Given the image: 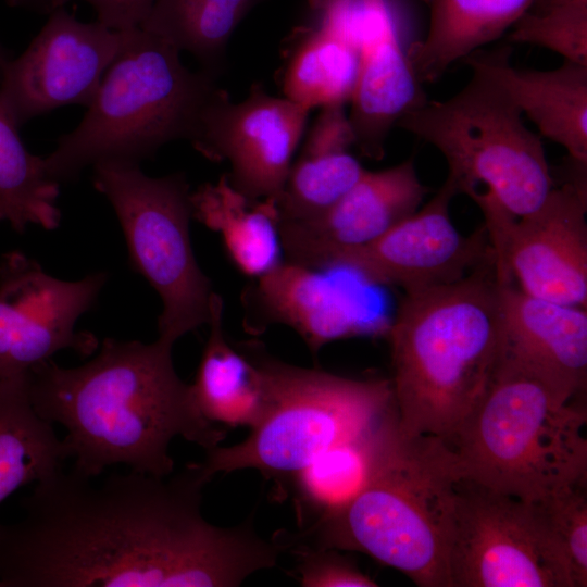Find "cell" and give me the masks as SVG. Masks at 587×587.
<instances>
[{
	"label": "cell",
	"instance_id": "3",
	"mask_svg": "<svg viewBox=\"0 0 587 587\" xmlns=\"http://www.w3.org/2000/svg\"><path fill=\"white\" fill-rule=\"evenodd\" d=\"M386 334L399 432L449 441L483 400L499 365L495 261L454 283L405 294Z\"/></svg>",
	"mask_w": 587,
	"mask_h": 587
},
{
	"label": "cell",
	"instance_id": "22",
	"mask_svg": "<svg viewBox=\"0 0 587 587\" xmlns=\"http://www.w3.org/2000/svg\"><path fill=\"white\" fill-rule=\"evenodd\" d=\"M192 217L221 236L232 264L250 279L284 259L275 199L255 200L229 183L226 173L190 193Z\"/></svg>",
	"mask_w": 587,
	"mask_h": 587
},
{
	"label": "cell",
	"instance_id": "31",
	"mask_svg": "<svg viewBox=\"0 0 587 587\" xmlns=\"http://www.w3.org/2000/svg\"><path fill=\"white\" fill-rule=\"evenodd\" d=\"M509 41L549 49L587 64V0H532Z\"/></svg>",
	"mask_w": 587,
	"mask_h": 587
},
{
	"label": "cell",
	"instance_id": "29",
	"mask_svg": "<svg viewBox=\"0 0 587 587\" xmlns=\"http://www.w3.org/2000/svg\"><path fill=\"white\" fill-rule=\"evenodd\" d=\"M360 71L357 49L316 26L292 52L283 78L285 98L314 108L350 103Z\"/></svg>",
	"mask_w": 587,
	"mask_h": 587
},
{
	"label": "cell",
	"instance_id": "18",
	"mask_svg": "<svg viewBox=\"0 0 587 587\" xmlns=\"http://www.w3.org/2000/svg\"><path fill=\"white\" fill-rule=\"evenodd\" d=\"M245 327L259 334L271 325L294 329L316 355L327 344L387 333L389 324L371 320L328 274V268L286 259L258 278L241 296Z\"/></svg>",
	"mask_w": 587,
	"mask_h": 587
},
{
	"label": "cell",
	"instance_id": "11",
	"mask_svg": "<svg viewBox=\"0 0 587 587\" xmlns=\"http://www.w3.org/2000/svg\"><path fill=\"white\" fill-rule=\"evenodd\" d=\"M448 569L450 587H574L526 502L462 476Z\"/></svg>",
	"mask_w": 587,
	"mask_h": 587
},
{
	"label": "cell",
	"instance_id": "23",
	"mask_svg": "<svg viewBox=\"0 0 587 587\" xmlns=\"http://www.w3.org/2000/svg\"><path fill=\"white\" fill-rule=\"evenodd\" d=\"M430 10L425 39L407 49L420 83H433L512 28L532 0H424Z\"/></svg>",
	"mask_w": 587,
	"mask_h": 587
},
{
	"label": "cell",
	"instance_id": "19",
	"mask_svg": "<svg viewBox=\"0 0 587 587\" xmlns=\"http://www.w3.org/2000/svg\"><path fill=\"white\" fill-rule=\"evenodd\" d=\"M510 54L509 47L477 50L464 61L492 78L541 136L587 163V64L563 60L553 70H525L512 66Z\"/></svg>",
	"mask_w": 587,
	"mask_h": 587
},
{
	"label": "cell",
	"instance_id": "20",
	"mask_svg": "<svg viewBox=\"0 0 587 587\" xmlns=\"http://www.w3.org/2000/svg\"><path fill=\"white\" fill-rule=\"evenodd\" d=\"M352 146L345 107L322 108L276 199L279 223L323 213L358 182L365 168L351 154Z\"/></svg>",
	"mask_w": 587,
	"mask_h": 587
},
{
	"label": "cell",
	"instance_id": "26",
	"mask_svg": "<svg viewBox=\"0 0 587 587\" xmlns=\"http://www.w3.org/2000/svg\"><path fill=\"white\" fill-rule=\"evenodd\" d=\"M395 416L396 408L371 430L322 453L291 477L287 486L291 488L301 528L341 505L361 489Z\"/></svg>",
	"mask_w": 587,
	"mask_h": 587
},
{
	"label": "cell",
	"instance_id": "25",
	"mask_svg": "<svg viewBox=\"0 0 587 587\" xmlns=\"http://www.w3.org/2000/svg\"><path fill=\"white\" fill-rule=\"evenodd\" d=\"M52 425L30 402L27 374L0 379V503L63 467L67 451Z\"/></svg>",
	"mask_w": 587,
	"mask_h": 587
},
{
	"label": "cell",
	"instance_id": "12",
	"mask_svg": "<svg viewBox=\"0 0 587 587\" xmlns=\"http://www.w3.org/2000/svg\"><path fill=\"white\" fill-rule=\"evenodd\" d=\"M127 30L97 20L82 22L64 8L57 9L25 51L8 63L0 103L20 128L64 105L88 108Z\"/></svg>",
	"mask_w": 587,
	"mask_h": 587
},
{
	"label": "cell",
	"instance_id": "33",
	"mask_svg": "<svg viewBox=\"0 0 587 587\" xmlns=\"http://www.w3.org/2000/svg\"><path fill=\"white\" fill-rule=\"evenodd\" d=\"M74 0H5L9 7L47 14ZM88 3L97 21L116 30L140 27L150 14L155 0H82Z\"/></svg>",
	"mask_w": 587,
	"mask_h": 587
},
{
	"label": "cell",
	"instance_id": "15",
	"mask_svg": "<svg viewBox=\"0 0 587 587\" xmlns=\"http://www.w3.org/2000/svg\"><path fill=\"white\" fill-rule=\"evenodd\" d=\"M457 195L447 178L422 209L326 268L349 271L366 284L397 286L409 294L454 283L494 262L484 225L465 236L452 223L449 205Z\"/></svg>",
	"mask_w": 587,
	"mask_h": 587
},
{
	"label": "cell",
	"instance_id": "5",
	"mask_svg": "<svg viewBox=\"0 0 587 587\" xmlns=\"http://www.w3.org/2000/svg\"><path fill=\"white\" fill-rule=\"evenodd\" d=\"M179 53L141 27L128 29L84 117L43 158L48 175L74 182L99 162L139 164L165 143L190 140L218 86L215 75L186 67Z\"/></svg>",
	"mask_w": 587,
	"mask_h": 587
},
{
	"label": "cell",
	"instance_id": "1",
	"mask_svg": "<svg viewBox=\"0 0 587 587\" xmlns=\"http://www.w3.org/2000/svg\"><path fill=\"white\" fill-rule=\"evenodd\" d=\"M95 479L61 467L35 483L23 517L0 523L1 587H236L285 551L250 515L204 519L198 463Z\"/></svg>",
	"mask_w": 587,
	"mask_h": 587
},
{
	"label": "cell",
	"instance_id": "24",
	"mask_svg": "<svg viewBox=\"0 0 587 587\" xmlns=\"http://www.w3.org/2000/svg\"><path fill=\"white\" fill-rule=\"evenodd\" d=\"M224 302L213 292L210 333L191 385L202 415L221 427H249L263 407V387L257 364L245 348H234L223 327Z\"/></svg>",
	"mask_w": 587,
	"mask_h": 587
},
{
	"label": "cell",
	"instance_id": "28",
	"mask_svg": "<svg viewBox=\"0 0 587 587\" xmlns=\"http://www.w3.org/2000/svg\"><path fill=\"white\" fill-rule=\"evenodd\" d=\"M18 129L0 103V222L17 233L28 224L54 229L60 184L48 175L45 159L26 149Z\"/></svg>",
	"mask_w": 587,
	"mask_h": 587
},
{
	"label": "cell",
	"instance_id": "27",
	"mask_svg": "<svg viewBox=\"0 0 587 587\" xmlns=\"http://www.w3.org/2000/svg\"><path fill=\"white\" fill-rule=\"evenodd\" d=\"M253 0H155L141 28L192 54L216 76L235 28Z\"/></svg>",
	"mask_w": 587,
	"mask_h": 587
},
{
	"label": "cell",
	"instance_id": "9",
	"mask_svg": "<svg viewBox=\"0 0 587 587\" xmlns=\"http://www.w3.org/2000/svg\"><path fill=\"white\" fill-rule=\"evenodd\" d=\"M92 170L93 187L109 200L124 232L130 266L161 298L159 338L174 345L209 323L214 292L191 247L186 177H150L138 163L123 161L99 162Z\"/></svg>",
	"mask_w": 587,
	"mask_h": 587
},
{
	"label": "cell",
	"instance_id": "21",
	"mask_svg": "<svg viewBox=\"0 0 587 587\" xmlns=\"http://www.w3.org/2000/svg\"><path fill=\"white\" fill-rule=\"evenodd\" d=\"M421 85L398 28L360 50V71L348 118L363 155L383 158L391 127L427 101Z\"/></svg>",
	"mask_w": 587,
	"mask_h": 587
},
{
	"label": "cell",
	"instance_id": "7",
	"mask_svg": "<svg viewBox=\"0 0 587 587\" xmlns=\"http://www.w3.org/2000/svg\"><path fill=\"white\" fill-rule=\"evenodd\" d=\"M586 424L580 403L498 365L483 400L446 444L462 477L532 501L587 476Z\"/></svg>",
	"mask_w": 587,
	"mask_h": 587
},
{
	"label": "cell",
	"instance_id": "35",
	"mask_svg": "<svg viewBox=\"0 0 587 587\" xmlns=\"http://www.w3.org/2000/svg\"><path fill=\"white\" fill-rule=\"evenodd\" d=\"M0 587H1V585H0Z\"/></svg>",
	"mask_w": 587,
	"mask_h": 587
},
{
	"label": "cell",
	"instance_id": "30",
	"mask_svg": "<svg viewBox=\"0 0 587 587\" xmlns=\"http://www.w3.org/2000/svg\"><path fill=\"white\" fill-rule=\"evenodd\" d=\"M565 564L574 587L587 585V476L532 501H524Z\"/></svg>",
	"mask_w": 587,
	"mask_h": 587
},
{
	"label": "cell",
	"instance_id": "6",
	"mask_svg": "<svg viewBox=\"0 0 587 587\" xmlns=\"http://www.w3.org/2000/svg\"><path fill=\"white\" fill-rule=\"evenodd\" d=\"M243 348L260 372L262 411L245 440L205 451L198 464L209 480L250 469L287 486L315 458L364 435L395 408L390 379L344 377L285 363L259 344Z\"/></svg>",
	"mask_w": 587,
	"mask_h": 587
},
{
	"label": "cell",
	"instance_id": "34",
	"mask_svg": "<svg viewBox=\"0 0 587 587\" xmlns=\"http://www.w3.org/2000/svg\"><path fill=\"white\" fill-rule=\"evenodd\" d=\"M11 59L10 52L0 42V80Z\"/></svg>",
	"mask_w": 587,
	"mask_h": 587
},
{
	"label": "cell",
	"instance_id": "2",
	"mask_svg": "<svg viewBox=\"0 0 587 587\" xmlns=\"http://www.w3.org/2000/svg\"><path fill=\"white\" fill-rule=\"evenodd\" d=\"M172 344L105 338L87 363L64 369L48 360L27 374L30 402L40 417L66 429L73 469L99 476L123 464L158 476L174 471L176 437L205 451L225 438L200 412L191 385L177 375Z\"/></svg>",
	"mask_w": 587,
	"mask_h": 587
},
{
	"label": "cell",
	"instance_id": "8",
	"mask_svg": "<svg viewBox=\"0 0 587 587\" xmlns=\"http://www.w3.org/2000/svg\"><path fill=\"white\" fill-rule=\"evenodd\" d=\"M488 75L472 77L444 101H426L397 125L433 145L446 159L458 193L485 185L488 195L521 218L537 211L554 188L541 138Z\"/></svg>",
	"mask_w": 587,
	"mask_h": 587
},
{
	"label": "cell",
	"instance_id": "14",
	"mask_svg": "<svg viewBox=\"0 0 587 587\" xmlns=\"http://www.w3.org/2000/svg\"><path fill=\"white\" fill-rule=\"evenodd\" d=\"M310 110L268 95L261 84L233 102L218 87L189 140L205 159L225 161L229 183L248 198L277 199L303 137Z\"/></svg>",
	"mask_w": 587,
	"mask_h": 587
},
{
	"label": "cell",
	"instance_id": "32",
	"mask_svg": "<svg viewBox=\"0 0 587 587\" xmlns=\"http://www.w3.org/2000/svg\"><path fill=\"white\" fill-rule=\"evenodd\" d=\"M297 558L296 577L303 587H375L376 582L336 549L289 545Z\"/></svg>",
	"mask_w": 587,
	"mask_h": 587
},
{
	"label": "cell",
	"instance_id": "4",
	"mask_svg": "<svg viewBox=\"0 0 587 587\" xmlns=\"http://www.w3.org/2000/svg\"><path fill=\"white\" fill-rule=\"evenodd\" d=\"M454 455L439 438L405 437L391 422L361 489L302 527L283 533L302 544L364 553L422 587H450L448 555L455 485Z\"/></svg>",
	"mask_w": 587,
	"mask_h": 587
},
{
	"label": "cell",
	"instance_id": "16",
	"mask_svg": "<svg viewBox=\"0 0 587 587\" xmlns=\"http://www.w3.org/2000/svg\"><path fill=\"white\" fill-rule=\"evenodd\" d=\"M427 192L413 159L380 171L365 170L323 213L279 223L284 259L329 267L339 255L373 242L415 213Z\"/></svg>",
	"mask_w": 587,
	"mask_h": 587
},
{
	"label": "cell",
	"instance_id": "10",
	"mask_svg": "<svg viewBox=\"0 0 587 587\" xmlns=\"http://www.w3.org/2000/svg\"><path fill=\"white\" fill-rule=\"evenodd\" d=\"M469 197L484 215L498 279H514L530 296L586 309V168L576 166L537 211L521 218L485 191Z\"/></svg>",
	"mask_w": 587,
	"mask_h": 587
},
{
	"label": "cell",
	"instance_id": "13",
	"mask_svg": "<svg viewBox=\"0 0 587 587\" xmlns=\"http://www.w3.org/2000/svg\"><path fill=\"white\" fill-rule=\"evenodd\" d=\"M107 280L102 272L67 282L20 251L0 261V379L28 374L63 349L92 354L98 339L76 332Z\"/></svg>",
	"mask_w": 587,
	"mask_h": 587
},
{
	"label": "cell",
	"instance_id": "17",
	"mask_svg": "<svg viewBox=\"0 0 587 587\" xmlns=\"http://www.w3.org/2000/svg\"><path fill=\"white\" fill-rule=\"evenodd\" d=\"M499 280V279H498ZM499 365L521 372L571 402L586 390L587 310L557 303L499 280Z\"/></svg>",
	"mask_w": 587,
	"mask_h": 587
}]
</instances>
